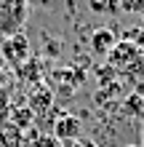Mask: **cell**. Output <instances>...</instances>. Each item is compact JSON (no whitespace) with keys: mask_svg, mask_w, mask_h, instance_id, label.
Instances as JSON below:
<instances>
[{"mask_svg":"<svg viewBox=\"0 0 144 147\" xmlns=\"http://www.w3.org/2000/svg\"><path fill=\"white\" fill-rule=\"evenodd\" d=\"M131 147H136V144H131Z\"/></svg>","mask_w":144,"mask_h":147,"instance_id":"13","label":"cell"},{"mask_svg":"<svg viewBox=\"0 0 144 147\" xmlns=\"http://www.w3.org/2000/svg\"><path fill=\"white\" fill-rule=\"evenodd\" d=\"M141 16H144V13H141Z\"/></svg>","mask_w":144,"mask_h":147,"instance_id":"14","label":"cell"},{"mask_svg":"<svg viewBox=\"0 0 144 147\" xmlns=\"http://www.w3.org/2000/svg\"><path fill=\"white\" fill-rule=\"evenodd\" d=\"M51 105H54V94H51L46 86H38V88L29 94V105H27V107H29L32 112H38V115H43Z\"/></svg>","mask_w":144,"mask_h":147,"instance_id":"6","label":"cell"},{"mask_svg":"<svg viewBox=\"0 0 144 147\" xmlns=\"http://www.w3.org/2000/svg\"><path fill=\"white\" fill-rule=\"evenodd\" d=\"M128 40H133L136 46H141L144 48V27H133V30H128V35H125Z\"/></svg>","mask_w":144,"mask_h":147,"instance_id":"12","label":"cell"},{"mask_svg":"<svg viewBox=\"0 0 144 147\" xmlns=\"http://www.w3.org/2000/svg\"><path fill=\"white\" fill-rule=\"evenodd\" d=\"M29 147H62V142L56 136H38V139H29Z\"/></svg>","mask_w":144,"mask_h":147,"instance_id":"11","label":"cell"},{"mask_svg":"<svg viewBox=\"0 0 144 147\" xmlns=\"http://www.w3.org/2000/svg\"><path fill=\"white\" fill-rule=\"evenodd\" d=\"M88 8L94 13L115 16V13H120V0H88Z\"/></svg>","mask_w":144,"mask_h":147,"instance_id":"9","label":"cell"},{"mask_svg":"<svg viewBox=\"0 0 144 147\" xmlns=\"http://www.w3.org/2000/svg\"><path fill=\"white\" fill-rule=\"evenodd\" d=\"M32 118H35V112L29 107H19V110H11V126H16L19 131H27L32 126Z\"/></svg>","mask_w":144,"mask_h":147,"instance_id":"8","label":"cell"},{"mask_svg":"<svg viewBox=\"0 0 144 147\" xmlns=\"http://www.w3.org/2000/svg\"><path fill=\"white\" fill-rule=\"evenodd\" d=\"M107 67L117 75L139 78V75H144V48L128 38L117 40V46L107 54Z\"/></svg>","mask_w":144,"mask_h":147,"instance_id":"1","label":"cell"},{"mask_svg":"<svg viewBox=\"0 0 144 147\" xmlns=\"http://www.w3.org/2000/svg\"><path fill=\"white\" fill-rule=\"evenodd\" d=\"M123 13H144V0H120Z\"/></svg>","mask_w":144,"mask_h":147,"instance_id":"10","label":"cell"},{"mask_svg":"<svg viewBox=\"0 0 144 147\" xmlns=\"http://www.w3.org/2000/svg\"><path fill=\"white\" fill-rule=\"evenodd\" d=\"M29 54H32L29 40H27V35H21V32L8 35V38L3 40V56H5V62H11L13 67H21V64L29 59Z\"/></svg>","mask_w":144,"mask_h":147,"instance_id":"3","label":"cell"},{"mask_svg":"<svg viewBox=\"0 0 144 147\" xmlns=\"http://www.w3.org/2000/svg\"><path fill=\"white\" fill-rule=\"evenodd\" d=\"M56 139L59 142H75V139H80V118H75V115H62L56 120Z\"/></svg>","mask_w":144,"mask_h":147,"instance_id":"5","label":"cell"},{"mask_svg":"<svg viewBox=\"0 0 144 147\" xmlns=\"http://www.w3.org/2000/svg\"><path fill=\"white\" fill-rule=\"evenodd\" d=\"M27 13H29L27 0H0V32L5 38L21 32Z\"/></svg>","mask_w":144,"mask_h":147,"instance_id":"2","label":"cell"},{"mask_svg":"<svg viewBox=\"0 0 144 147\" xmlns=\"http://www.w3.org/2000/svg\"><path fill=\"white\" fill-rule=\"evenodd\" d=\"M115 46H117L115 30H109V27H99V30H94V35H91V51H94V54L107 56Z\"/></svg>","mask_w":144,"mask_h":147,"instance_id":"4","label":"cell"},{"mask_svg":"<svg viewBox=\"0 0 144 147\" xmlns=\"http://www.w3.org/2000/svg\"><path fill=\"white\" fill-rule=\"evenodd\" d=\"M0 147H29V139H24V131L16 126H3L0 128Z\"/></svg>","mask_w":144,"mask_h":147,"instance_id":"7","label":"cell"}]
</instances>
